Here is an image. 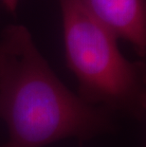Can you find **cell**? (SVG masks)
Returning <instances> with one entry per match:
<instances>
[{"mask_svg": "<svg viewBox=\"0 0 146 147\" xmlns=\"http://www.w3.org/2000/svg\"><path fill=\"white\" fill-rule=\"evenodd\" d=\"M2 34L8 52L0 74V118L9 140L1 147H45L62 140H88L112 132L113 113L70 91L26 27L10 25Z\"/></svg>", "mask_w": 146, "mask_h": 147, "instance_id": "cell-1", "label": "cell"}, {"mask_svg": "<svg viewBox=\"0 0 146 147\" xmlns=\"http://www.w3.org/2000/svg\"><path fill=\"white\" fill-rule=\"evenodd\" d=\"M58 1L67 65L78 81V95L87 104L113 114L144 119L145 64L124 57L116 35L79 0Z\"/></svg>", "mask_w": 146, "mask_h": 147, "instance_id": "cell-2", "label": "cell"}, {"mask_svg": "<svg viewBox=\"0 0 146 147\" xmlns=\"http://www.w3.org/2000/svg\"><path fill=\"white\" fill-rule=\"evenodd\" d=\"M118 39L130 43L141 58L146 55V0H79Z\"/></svg>", "mask_w": 146, "mask_h": 147, "instance_id": "cell-3", "label": "cell"}, {"mask_svg": "<svg viewBox=\"0 0 146 147\" xmlns=\"http://www.w3.org/2000/svg\"><path fill=\"white\" fill-rule=\"evenodd\" d=\"M7 52H8V42L6 37L2 34L1 39H0V74L2 72L3 67H4ZM0 147H1V145H0Z\"/></svg>", "mask_w": 146, "mask_h": 147, "instance_id": "cell-4", "label": "cell"}, {"mask_svg": "<svg viewBox=\"0 0 146 147\" xmlns=\"http://www.w3.org/2000/svg\"><path fill=\"white\" fill-rule=\"evenodd\" d=\"M2 2V4L4 5V7L7 9L9 11L11 12H15L16 11L17 6L19 4L20 0H0Z\"/></svg>", "mask_w": 146, "mask_h": 147, "instance_id": "cell-5", "label": "cell"}]
</instances>
